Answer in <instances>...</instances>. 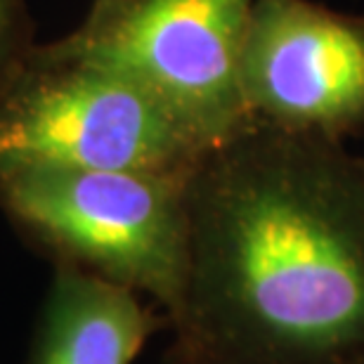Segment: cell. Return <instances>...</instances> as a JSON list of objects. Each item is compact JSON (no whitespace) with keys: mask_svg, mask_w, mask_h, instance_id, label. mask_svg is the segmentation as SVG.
Returning <instances> with one entry per match:
<instances>
[{"mask_svg":"<svg viewBox=\"0 0 364 364\" xmlns=\"http://www.w3.org/2000/svg\"><path fill=\"white\" fill-rule=\"evenodd\" d=\"M256 0H102L50 50L133 78L164 100L210 149L251 126L242 85Z\"/></svg>","mask_w":364,"mask_h":364,"instance_id":"4","label":"cell"},{"mask_svg":"<svg viewBox=\"0 0 364 364\" xmlns=\"http://www.w3.org/2000/svg\"><path fill=\"white\" fill-rule=\"evenodd\" d=\"M166 322L133 289L62 263L43 308L31 364H130Z\"/></svg>","mask_w":364,"mask_h":364,"instance_id":"6","label":"cell"},{"mask_svg":"<svg viewBox=\"0 0 364 364\" xmlns=\"http://www.w3.org/2000/svg\"><path fill=\"white\" fill-rule=\"evenodd\" d=\"M242 85L256 121L341 140L364 126V17L310 0H256Z\"/></svg>","mask_w":364,"mask_h":364,"instance_id":"5","label":"cell"},{"mask_svg":"<svg viewBox=\"0 0 364 364\" xmlns=\"http://www.w3.org/2000/svg\"><path fill=\"white\" fill-rule=\"evenodd\" d=\"M189 180L28 166L0 173V203L62 263L154 298L168 322L189 267Z\"/></svg>","mask_w":364,"mask_h":364,"instance_id":"2","label":"cell"},{"mask_svg":"<svg viewBox=\"0 0 364 364\" xmlns=\"http://www.w3.org/2000/svg\"><path fill=\"white\" fill-rule=\"evenodd\" d=\"M19 36V0H0V69L12 55Z\"/></svg>","mask_w":364,"mask_h":364,"instance_id":"7","label":"cell"},{"mask_svg":"<svg viewBox=\"0 0 364 364\" xmlns=\"http://www.w3.org/2000/svg\"><path fill=\"white\" fill-rule=\"evenodd\" d=\"M210 151L142 83L50 48L0 90V173L57 166L189 178Z\"/></svg>","mask_w":364,"mask_h":364,"instance_id":"3","label":"cell"},{"mask_svg":"<svg viewBox=\"0 0 364 364\" xmlns=\"http://www.w3.org/2000/svg\"><path fill=\"white\" fill-rule=\"evenodd\" d=\"M178 364H364V159L253 121L187 187Z\"/></svg>","mask_w":364,"mask_h":364,"instance_id":"1","label":"cell"}]
</instances>
